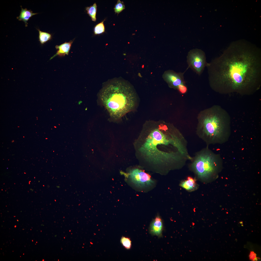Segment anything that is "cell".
<instances>
[{
    "mask_svg": "<svg viewBox=\"0 0 261 261\" xmlns=\"http://www.w3.org/2000/svg\"><path fill=\"white\" fill-rule=\"evenodd\" d=\"M260 50L246 42L233 43L220 57L207 63L210 87L219 93L252 94L260 88Z\"/></svg>",
    "mask_w": 261,
    "mask_h": 261,
    "instance_id": "cell-1",
    "label": "cell"
},
{
    "mask_svg": "<svg viewBox=\"0 0 261 261\" xmlns=\"http://www.w3.org/2000/svg\"><path fill=\"white\" fill-rule=\"evenodd\" d=\"M187 145L180 130L164 122L145 124L135 144L141 165L166 173L182 168L191 160Z\"/></svg>",
    "mask_w": 261,
    "mask_h": 261,
    "instance_id": "cell-2",
    "label": "cell"
},
{
    "mask_svg": "<svg viewBox=\"0 0 261 261\" xmlns=\"http://www.w3.org/2000/svg\"><path fill=\"white\" fill-rule=\"evenodd\" d=\"M196 133L206 144H221L229 140L231 133V118L228 113L215 105L198 114Z\"/></svg>",
    "mask_w": 261,
    "mask_h": 261,
    "instance_id": "cell-3",
    "label": "cell"
},
{
    "mask_svg": "<svg viewBox=\"0 0 261 261\" xmlns=\"http://www.w3.org/2000/svg\"><path fill=\"white\" fill-rule=\"evenodd\" d=\"M99 98L111 118L116 120L133 110L137 105V95L133 87L120 79L106 83L100 91Z\"/></svg>",
    "mask_w": 261,
    "mask_h": 261,
    "instance_id": "cell-4",
    "label": "cell"
},
{
    "mask_svg": "<svg viewBox=\"0 0 261 261\" xmlns=\"http://www.w3.org/2000/svg\"><path fill=\"white\" fill-rule=\"evenodd\" d=\"M190 161L191 170L198 178L203 181L217 177L223 163L220 155L214 153L208 146L196 152Z\"/></svg>",
    "mask_w": 261,
    "mask_h": 261,
    "instance_id": "cell-5",
    "label": "cell"
},
{
    "mask_svg": "<svg viewBox=\"0 0 261 261\" xmlns=\"http://www.w3.org/2000/svg\"><path fill=\"white\" fill-rule=\"evenodd\" d=\"M187 62L188 67L199 75L202 73L207 63L204 52L197 49L191 50L188 52Z\"/></svg>",
    "mask_w": 261,
    "mask_h": 261,
    "instance_id": "cell-6",
    "label": "cell"
},
{
    "mask_svg": "<svg viewBox=\"0 0 261 261\" xmlns=\"http://www.w3.org/2000/svg\"><path fill=\"white\" fill-rule=\"evenodd\" d=\"M127 176L132 182L140 187L151 186L154 182L148 174L139 168L130 169L128 173Z\"/></svg>",
    "mask_w": 261,
    "mask_h": 261,
    "instance_id": "cell-7",
    "label": "cell"
},
{
    "mask_svg": "<svg viewBox=\"0 0 261 261\" xmlns=\"http://www.w3.org/2000/svg\"><path fill=\"white\" fill-rule=\"evenodd\" d=\"M184 73L169 71L166 72L164 76L165 80L170 87L177 89L183 94L186 93L188 90L184 79Z\"/></svg>",
    "mask_w": 261,
    "mask_h": 261,
    "instance_id": "cell-8",
    "label": "cell"
},
{
    "mask_svg": "<svg viewBox=\"0 0 261 261\" xmlns=\"http://www.w3.org/2000/svg\"><path fill=\"white\" fill-rule=\"evenodd\" d=\"M163 229L162 220L160 217L158 216L153 220L150 224L149 228L150 232L153 235L160 237L162 235Z\"/></svg>",
    "mask_w": 261,
    "mask_h": 261,
    "instance_id": "cell-9",
    "label": "cell"
},
{
    "mask_svg": "<svg viewBox=\"0 0 261 261\" xmlns=\"http://www.w3.org/2000/svg\"><path fill=\"white\" fill-rule=\"evenodd\" d=\"M74 41L71 40L68 42H65L59 45H57L55 48L58 50L56 53L50 59V60L57 56H64L65 55H68L69 51Z\"/></svg>",
    "mask_w": 261,
    "mask_h": 261,
    "instance_id": "cell-10",
    "label": "cell"
},
{
    "mask_svg": "<svg viewBox=\"0 0 261 261\" xmlns=\"http://www.w3.org/2000/svg\"><path fill=\"white\" fill-rule=\"evenodd\" d=\"M180 185L186 190L190 191L196 190L197 187L196 180L190 177H188L187 180L182 181Z\"/></svg>",
    "mask_w": 261,
    "mask_h": 261,
    "instance_id": "cell-11",
    "label": "cell"
},
{
    "mask_svg": "<svg viewBox=\"0 0 261 261\" xmlns=\"http://www.w3.org/2000/svg\"><path fill=\"white\" fill-rule=\"evenodd\" d=\"M21 7V10L19 16L17 17L19 21H22L25 23V26H27V22L32 16L37 14V13H33L31 10H28L26 8L23 9Z\"/></svg>",
    "mask_w": 261,
    "mask_h": 261,
    "instance_id": "cell-12",
    "label": "cell"
},
{
    "mask_svg": "<svg viewBox=\"0 0 261 261\" xmlns=\"http://www.w3.org/2000/svg\"><path fill=\"white\" fill-rule=\"evenodd\" d=\"M97 6L96 3H94L93 5L89 7H86V9L87 13L91 17L92 20L95 21L96 20V14L97 12Z\"/></svg>",
    "mask_w": 261,
    "mask_h": 261,
    "instance_id": "cell-13",
    "label": "cell"
},
{
    "mask_svg": "<svg viewBox=\"0 0 261 261\" xmlns=\"http://www.w3.org/2000/svg\"><path fill=\"white\" fill-rule=\"evenodd\" d=\"M39 32V39L40 43L43 44L50 40L51 35L48 33L43 32L38 29Z\"/></svg>",
    "mask_w": 261,
    "mask_h": 261,
    "instance_id": "cell-14",
    "label": "cell"
},
{
    "mask_svg": "<svg viewBox=\"0 0 261 261\" xmlns=\"http://www.w3.org/2000/svg\"><path fill=\"white\" fill-rule=\"evenodd\" d=\"M121 243L125 248L130 249L131 246V242L130 239L128 237L122 236L120 240Z\"/></svg>",
    "mask_w": 261,
    "mask_h": 261,
    "instance_id": "cell-15",
    "label": "cell"
},
{
    "mask_svg": "<svg viewBox=\"0 0 261 261\" xmlns=\"http://www.w3.org/2000/svg\"><path fill=\"white\" fill-rule=\"evenodd\" d=\"M104 20L101 22L97 24L94 28V33L95 34H99L102 33L105 31V27L103 24Z\"/></svg>",
    "mask_w": 261,
    "mask_h": 261,
    "instance_id": "cell-16",
    "label": "cell"
},
{
    "mask_svg": "<svg viewBox=\"0 0 261 261\" xmlns=\"http://www.w3.org/2000/svg\"><path fill=\"white\" fill-rule=\"evenodd\" d=\"M125 8V6L123 2L118 0L114 8L115 12L118 14L122 11Z\"/></svg>",
    "mask_w": 261,
    "mask_h": 261,
    "instance_id": "cell-17",
    "label": "cell"
},
{
    "mask_svg": "<svg viewBox=\"0 0 261 261\" xmlns=\"http://www.w3.org/2000/svg\"><path fill=\"white\" fill-rule=\"evenodd\" d=\"M82 102L81 101H80L78 102V104L79 105Z\"/></svg>",
    "mask_w": 261,
    "mask_h": 261,
    "instance_id": "cell-18",
    "label": "cell"
},
{
    "mask_svg": "<svg viewBox=\"0 0 261 261\" xmlns=\"http://www.w3.org/2000/svg\"><path fill=\"white\" fill-rule=\"evenodd\" d=\"M16 226V225H15V226H14V227H15Z\"/></svg>",
    "mask_w": 261,
    "mask_h": 261,
    "instance_id": "cell-19",
    "label": "cell"
},
{
    "mask_svg": "<svg viewBox=\"0 0 261 261\" xmlns=\"http://www.w3.org/2000/svg\"><path fill=\"white\" fill-rule=\"evenodd\" d=\"M32 241H33V240H32Z\"/></svg>",
    "mask_w": 261,
    "mask_h": 261,
    "instance_id": "cell-20",
    "label": "cell"
}]
</instances>
